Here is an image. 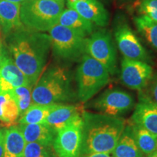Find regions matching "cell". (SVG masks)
I'll return each instance as SVG.
<instances>
[{"label": "cell", "mask_w": 157, "mask_h": 157, "mask_svg": "<svg viewBox=\"0 0 157 157\" xmlns=\"http://www.w3.org/2000/svg\"><path fill=\"white\" fill-rule=\"evenodd\" d=\"M154 75V68L148 63L123 58L121 63V79L129 89L144 90Z\"/></svg>", "instance_id": "cell-10"}, {"label": "cell", "mask_w": 157, "mask_h": 157, "mask_svg": "<svg viewBox=\"0 0 157 157\" xmlns=\"http://www.w3.org/2000/svg\"><path fill=\"white\" fill-rule=\"evenodd\" d=\"M31 88L32 87L31 86H21V87H15L10 91L19 108L21 116L29 109V107L33 103Z\"/></svg>", "instance_id": "cell-25"}, {"label": "cell", "mask_w": 157, "mask_h": 157, "mask_svg": "<svg viewBox=\"0 0 157 157\" xmlns=\"http://www.w3.org/2000/svg\"><path fill=\"white\" fill-rule=\"evenodd\" d=\"M137 7L141 15L157 22V0H140Z\"/></svg>", "instance_id": "cell-27"}, {"label": "cell", "mask_w": 157, "mask_h": 157, "mask_svg": "<svg viewBox=\"0 0 157 157\" xmlns=\"http://www.w3.org/2000/svg\"><path fill=\"white\" fill-rule=\"evenodd\" d=\"M129 121L157 135V105L142 90L139 91L138 102Z\"/></svg>", "instance_id": "cell-12"}, {"label": "cell", "mask_w": 157, "mask_h": 157, "mask_svg": "<svg viewBox=\"0 0 157 157\" xmlns=\"http://www.w3.org/2000/svg\"><path fill=\"white\" fill-rule=\"evenodd\" d=\"M5 129H0V157H2L5 146Z\"/></svg>", "instance_id": "cell-30"}, {"label": "cell", "mask_w": 157, "mask_h": 157, "mask_svg": "<svg viewBox=\"0 0 157 157\" xmlns=\"http://www.w3.org/2000/svg\"><path fill=\"white\" fill-rule=\"evenodd\" d=\"M56 104L42 105L32 103L29 109L23 113L18 120L19 124L44 123Z\"/></svg>", "instance_id": "cell-23"}, {"label": "cell", "mask_w": 157, "mask_h": 157, "mask_svg": "<svg viewBox=\"0 0 157 157\" xmlns=\"http://www.w3.org/2000/svg\"><path fill=\"white\" fill-rule=\"evenodd\" d=\"M21 4L0 0V24L5 34L23 26L21 20Z\"/></svg>", "instance_id": "cell-17"}, {"label": "cell", "mask_w": 157, "mask_h": 157, "mask_svg": "<svg viewBox=\"0 0 157 157\" xmlns=\"http://www.w3.org/2000/svg\"><path fill=\"white\" fill-rule=\"evenodd\" d=\"M110 74L105 66L85 54L76 74L78 100L82 103L90 101L109 82Z\"/></svg>", "instance_id": "cell-5"}, {"label": "cell", "mask_w": 157, "mask_h": 157, "mask_svg": "<svg viewBox=\"0 0 157 157\" xmlns=\"http://www.w3.org/2000/svg\"><path fill=\"white\" fill-rule=\"evenodd\" d=\"M5 55V52L3 50V47H2V44L1 41H0V64H1L2 61V59Z\"/></svg>", "instance_id": "cell-31"}, {"label": "cell", "mask_w": 157, "mask_h": 157, "mask_svg": "<svg viewBox=\"0 0 157 157\" xmlns=\"http://www.w3.org/2000/svg\"><path fill=\"white\" fill-rule=\"evenodd\" d=\"M115 39L118 48L125 58L151 62V58L144 47L127 23L117 25L115 29Z\"/></svg>", "instance_id": "cell-11"}, {"label": "cell", "mask_w": 157, "mask_h": 157, "mask_svg": "<svg viewBox=\"0 0 157 157\" xmlns=\"http://www.w3.org/2000/svg\"><path fill=\"white\" fill-rule=\"evenodd\" d=\"M113 157H146L137 146L129 122L111 152Z\"/></svg>", "instance_id": "cell-19"}, {"label": "cell", "mask_w": 157, "mask_h": 157, "mask_svg": "<svg viewBox=\"0 0 157 157\" xmlns=\"http://www.w3.org/2000/svg\"><path fill=\"white\" fill-rule=\"evenodd\" d=\"M134 22L140 34L153 48L157 50V22L143 15L135 17Z\"/></svg>", "instance_id": "cell-24"}, {"label": "cell", "mask_w": 157, "mask_h": 157, "mask_svg": "<svg viewBox=\"0 0 157 157\" xmlns=\"http://www.w3.org/2000/svg\"><path fill=\"white\" fill-rule=\"evenodd\" d=\"M142 91L155 105H157V71L154 74L148 86Z\"/></svg>", "instance_id": "cell-28"}, {"label": "cell", "mask_w": 157, "mask_h": 157, "mask_svg": "<svg viewBox=\"0 0 157 157\" xmlns=\"http://www.w3.org/2000/svg\"><path fill=\"white\" fill-rule=\"evenodd\" d=\"M82 154L111 153L126 127L122 117L84 111Z\"/></svg>", "instance_id": "cell-2"}, {"label": "cell", "mask_w": 157, "mask_h": 157, "mask_svg": "<svg viewBox=\"0 0 157 157\" xmlns=\"http://www.w3.org/2000/svg\"><path fill=\"white\" fill-rule=\"evenodd\" d=\"M54 54L66 62H76L86 54L87 38L74 29L56 24L49 31Z\"/></svg>", "instance_id": "cell-6"}, {"label": "cell", "mask_w": 157, "mask_h": 157, "mask_svg": "<svg viewBox=\"0 0 157 157\" xmlns=\"http://www.w3.org/2000/svg\"><path fill=\"white\" fill-rule=\"evenodd\" d=\"M25 142L21 129L15 125L5 129L2 157H24Z\"/></svg>", "instance_id": "cell-20"}, {"label": "cell", "mask_w": 157, "mask_h": 157, "mask_svg": "<svg viewBox=\"0 0 157 157\" xmlns=\"http://www.w3.org/2000/svg\"><path fill=\"white\" fill-rule=\"evenodd\" d=\"M25 142L36 143L42 146L52 147L57 132L45 123L19 124Z\"/></svg>", "instance_id": "cell-16"}, {"label": "cell", "mask_w": 157, "mask_h": 157, "mask_svg": "<svg viewBox=\"0 0 157 157\" xmlns=\"http://www.w3.org/2000/svg\"><path fill=\"white\" fill-rule=\"evenodd\" d=\"M137 146L145 156L157 151V135L129 121Z\"/></svg>", "instance_id": "cell-22"}, {"label": "cell", "mask_w": 157, "mask_h": 157, "mask_svg": "<svg viewBox=\"0 0 157 157\" xmlns=\"http://www.w3.org/2000/svg\"><path fill=\"white\" fill-rule=\"evenodd\" d=\"M21 117L19 108L10 92L0 93V126H15Z\"/></svg>", "instance_id": "cell-18"}, {"label": "cell", "mask_w": 157, "mask_h": 157, "mask_svg": "<svg viewBox=\"0 0 157 157\" xmlns=\"http://www.w3.org/2000/svg\"><path fill=\"white\" fill-rule=\"evenodd\" d=\"M79 157H113L111 153H91L82 154Z\"/></svg>", "instance_id": "cell-29"}, {"label": "cell", "mask_w": 157, "mask_h": 157, "mask_svg": "<svg viewBox=\"0 0 157 157\" xmlns=\"http://www.w3.org/2000/svg\"><path fill=\"white\" fill-rule=\"evenodd\" d=\"M21 86H31L25 74L7 55L0 64V93L10 92Z\"/></svg>", "instance_id": "cell-14"}, {"label": "cell", "mask_w": 157, "mask_h": 157, "mask_svg": "<svg viewBox=\"0 0 157 157\" xmlns=\"http://www.w3.org/2000/svg\"><path fill=\"white\" fill-rule=\"evenodd\" d=\"M133 96L124 90L119 89L108 90L96 98L91 104V107L108 116L121 117L135 106Z\"/></svg>", "instance_id": "cell-8"}, {"label": "cell", "mask_w": 157, "mask_h": 157, "mask_svg": "<svg viewBox=\"0 0 157 157\" xmlns=\"http://www.w3.org/2000/svg\"><path fill=\"white\" fill-rule=\"evenodd\" d=\"M52 147H48L36 143H28L25 145L24 157H56Z\"/></svg>", "instance_id": "cell-26"}, {"label": "cell", "mask_w": 157, "mask_h": 157, "mask_svg": "<svg viewBox=\"0 0 157 157\" xmlns=\"http://www.w3.org/2000/svg\"><path fill=\"white\" fill-rule=\"evenodd\" d=\"M31 95L33 103L42 105L64 104L78 100L70 72L60 66L48 68L39 77Z\"/></svg>", "instance_id": "cell-3"}, {"label": "cell", "mask_w": 157, "mask_h": 157, "mask_svg": "<svg viewBox=\"0 0 157 157\" xmlns=\"http://www.w3.org/2000/svg\"><path fill=\"white\" fill-rule=\"evenodd\" d=\"M15 63L28 78L31 87L41 76L51 47L50 35L31 30L13 33L8 41Z\"/></svg>", "instance_id": "cell-1"}, {"label": "cell", "mask_w": 157, "mask_h": 157, "mask_svg": "<svg viewBox=\"0 0 157 157\" xmlns=\"http://www.w3.org/2000/svg\"><path fill=\"white\" fill-rule=\"evenodd\" d=\"M86 54L103 65L110 74L117 73V51L109 31H98L87 39Z\"/></svg>", "instance_id": "cell-7"}, {"label": "cell", "mask_w": 157, "mask_h": 157, "mask_svg": "<svg viewBox=\"0 0 157 157\" xmlns=\"http://www.w3.org/2000/svg\"><path fill=\"white\" fill-rule=\"evenodd\" d=\"M4 1H7L10 2H13V3H17V4H22L23 2L25 0H4Z\"/></svg>", "instance_id": "cell-32"}, {"label": "cell", "mask_w": 157, "mask_h": 157, "mask_svg": "<svg viewBox=\"0 0 157 157\" xmlns=\"http://www.w3.org/2000/svg\"><path fill=\"white\" fill-rule=\"evenodd\" d=\"M67 6L95 25L102 27L108 25L109 13L98 0H67Z\"/></svg>", "instance_id": "cell-13"}, {"label": "cell", "mask_w": 157, "mask_h": 157, "mask_svg": "<svg viewBox=\"0 0 157 157\" xmlns=\"http://www.w3.org/2000/svg\"><path fill=\"white\" fill-rule=\"evenodd\" d=\"M146 157H157V151H156L153 152L152 154H149Z\"/></svg>", "instance_id": "cell-33"}, {"label": "cell", "mask_w": 157, "mask_h": 157, "mask_svg": "<svg viewBox=\"0 0 157 157\" xmlns=\"http://www.w3.org/2000/svg\"><path fill=\"white\" fill-rule=\"evenodd\" d=\"M64 2L59 0H25L21 5V20L29 30L49 31L58 24Z\"/></svg>", "instance_id": "cell-4"}, {"label": "cell", "mask_w": 157, "mask_h": 157, "mask_svg": "<svg viewBox=\"0 0 157 157\" xmlns=\"http://www.w3.org/2000/svg\"><path fill=\"white\" fill-rule=\"evenodd\" d=\"M83 112V109L78 105L56 104L44 123L58 132L70 124L82 119Z\"/></svg>", "instance_id": "cell-15"}, {"label": "cell", "mask_w": 157, "mask_h": 157, "mask_svg": "<svg viewBox=\"0 0 157 157\" xmlns=\"http://www.w3.org/2000/svg\"><path fill=\"white\" fill-rule=\"evenodd\" d=\"M59 1H61V2H64V1H65V0H59Z\"/></svg>", "instance_id": "cell-34"}, {"label": "cell", "mask_w": 157, "mask_h": 157, "mask_svg": "<svg viewBox=\"0 0 157 157\" xmlns=\"http://www.w3.org/2000/svg\"><path fill=\"white\" fill-rule=\"evenodd\" d=\"M82 119L57 132L52 148L57 157H79L82 143Z\"/></svg>", "instance_id": "cell-9"}, {"label": "cell", "mask_w": 157, "mask_h": 157, "mask_svg": "<svg viewBox=\"0 0 157 157\" xmlns=\"http://www.w3.org/2000/svg\"><path fill=\"white\" fill-rule=\"evenodd\" d=\"M58 24L79 31L85 36L91 34L94 24L80 15L73 9L63 10L58 19Z\"/></svg>", "instance_id": "cell-21"}]
</instances>
